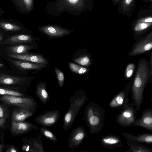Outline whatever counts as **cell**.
I'll use <instances>...</instances> for the list:
<instances>
[{
  "mask_svg": "<svg viewBox=\"0 0 152 152\" xmlns=\"http://www.w3.org/2000/svg\"><path fill=\"white\" fill-rule=\"evenodd\" d=\"M135 73L130 82L131 99L134 102L137 111L140 110L144 102V92L148 84L152 81V68L145 58L139 60L137 65Z\"/></svg>",
  "mask_w": 152,
  "mask_h": 152,
  "instance_id": "cell-1",
  "label": "cell"
},
{
  "mask_svg": "<svg viewBox=\"0 0 152 152\" xmlns=\"http://www.w3.org/2000/svg\"><path fill=\"white\" fill-rule=\"evenodd\" d=\"M88 137L86 131L83 126L75 128L71 133L67 141L68 147L73 151L78 147L86 138Z\"/></svg>",
  "mask_w": 152,
  "mask_h": 152,
  "instance_id": "cell-7",
  "label": "cell"
},
{
  "mask_svg": "<svg viewBox=\"0 0 152 152\" xmlns=\"http://www.w3.org/2000/svg\"><path fill=\"white\" fill-rule=\"evenodd\" d=\"M55 71L60 88H62L64 83V76L63 73L58 68L55 67Z\"/></svg>",
  "mask_w": 152,
  "mask_h": 152,
  "instance_id": "cell-31",
  "label": "cell"
},
{
  "mask_svg": "<svg viewBox=\"0 0 152 152\" xmlns=\"http://www.w3.org/2000/svg\"><path fill=\"white\" fill-rule=\"evenodd\" d=\"M131 88L130 82L128 83L124 88L116 94L110 101V107L113 110L120 109L124 104L129 102V95Z\"/></svg>",
  "mask_w": 152,
  "mask_h": 152,
  "instance_id": "cell-10",
  "label": "cell"
},
{
  "mask_svg": "<svg viewBox=\"0 0 152 152\" xmlns=\"http://www.w3.org/2000/svg\"><path fill=\"white\" fill-rule=\"evenodd\" d=\"M5 151L6 152H18L19 149L15 145H7L5 148Z\"/></svg>",
  "mask_w": 152,
  "mask_h": 152,
  "instance_id": "cell-32",
  "label": "cell"
},
{
  "mask_svg": "<svg viewBox=\"0 0 152 152\" xmlns=\"http://www.w3.org/2000/svg\"><path fill=\"white\" fill-rule=\"evenodd\" d=\"M2 12V10L1 9H0V15Z\"/></svg>",
  "mask_w": 152,
  "mask_h": 152,
  "instance_id": "cell-39",
  "label": "cell"
},
{
  "mask_svg": "<svg viewBox=\"0 0 152 152\" xmlns=\"http://www.w3.org/2000/svg\"><path fill=\"white\" fill-rule=\"evenodd\" d=\"M126 140L129 148L125 152H152V148L150 147L132 140Z\"/></svg>",
  "mask_w": 152,
  "mask_h": 152,
  "instance_id": "cell-21",
  "label": "cell"
},
{
  "mask_svg": "<svg viewBox=\"0 0 152 152\" xmlns=\"http://www.w3.org/2000/svg\"><path fill=\"white\" fill-rule=\"evenodd\" d=\"M132 1V0H125V3L126 4H128L131 2Z\"/></svg>",
  "mask_w": 152,
  "mask_h": 152,
  "instance_id": "cell-37",
  "label": "cell"
},
{
  "mask_svg": "<svg viewBox=\"0 0 152 152\" xmlns=\"http://www.w3.org/2000/svg\"><path fill=\"white\" fill-rule=\"evenodd\" d=\"M25 90L19 87L12 88L0 86V97L5 95L26 96Z\"/></svg>",
  "mask_w": 152,
  "mask_h": 152,
  "instance_id": "cell-23",
  "label": "cell"
},
{
  "mask_svg": "<svg viewBox=\"0 0 152 152\" xmlns=\"http://www.w3.org/2000/svg\"><path fill=\"white\" fill-rule=\"evenodd\" d=\"M27 83L26 79L0 74V84L7 85H19L24 86Z\"/></svg>",
  "mask_w": 152,
  "mask_h": 152,
  "instance_id": "cell-19",
  "label": "cell"
},
{
  "mask_svg": "<svg viewBox=\"0 0 152 152\" xmlns=\"http://www.w3.org/2000/svg\"><path fill=\"white\" fill-rule=\"evenodd\" d=\"M140 126L152 131V108H148L143 111L140 118L137 119L132 126Z\"/></svg>",
  "mask_w": 152,
  "mask_h": 152,
  "instance_id": "cell-12",
  "label": "cell"
},
{
  "mask_svg": "<svg viewBox=\"0 0 152 152\" xmlns=\"http://www.w3.org/2000/svg\"><path fill=\"white\" fill-rule=\"evenodd\" d=\"M2 37L0 36V41L2 39Z\"/></svg>",
  "mask_w": 152,
  "mask_h": 152,
  "instance_id": "cell-40",
  "label": "cell"
},
{
  "mask_svg": "<svg viewBox=\"0 0 152 152\" xmlns=\"http://www.w3.org/2000/svg\"><path fill=\"white\" fill-rule=\"evenodd\" d=\"M40 135L37 134L36 136L26 137L22 139L23 143L22 150L23 151L29 152H44L42 142L41 140Z\"/></svg>",
  "mask_w": 152,
  "mask_h": 152,
  "instance_id": "cell-8",
  "label": "cell"
},
{
  "mask_svg": "<svg viewBox=\"0 0 152 152\" xmlns=\"http://www.w3.org/2000/svg\"><path fill=\"white\" fill-rule=\"evenodd\" d=\"M122 134L126 139L132 140L141 143L148 145L152 143V134L143 133L135 135L128 133L122 132Z\"/></svg>",
  "mask_w": 152,
  "mask_h": 152,
  "instance_id": "cell-20",
  "label": "cell"
},
{
  "mask_svg": "<svg viewBox=\"0 0 152 152\" xmlns=\"http://www.w3.org/2000/svg\"><path fill=\"white\" fill-rule=\"evenodd\" d=\"M0 152H2L4 150L5 143L4 139V135L2 131L0 132Z\"/></svg>",
  "mask_w": 152,
  "mask_h": 152,
  "instance_id": "cell-33",
  "label": "cell"
},
{
  "mask_svg": "<svg viewBox=\"0 0 152 152\" xmlns=\"http://www.w3.org/2000/svg\"><path fill=\"white\" fill-rule=\"evenodd\" d=\"M10 57L17 59L35 63L47 65L48 61L42 56L39 54H22L10 53L8 55Z\"/></svg>",
  "mask_w": 152,
  "mask_h": 152,
  "instance_id": "cell-15",
  "label": "cell"
},
{
  "mask_svg": "<svg viewBox=\"0 0 152 152\" xmlns=\"http://www.w3.org/2000/svg\"><path fill=\"white\" fill-rule=\"evenodd\" d=\"M134 101L123 105L120 109V112L114 120L120 126L123 127L132 126L137 119V111L134 107Z\"/></svg>",
  "mask_w": 152,
  "mask_h": 152,
  "instance_id": "cell-4",
  "label": "cell"
},
{
  "mask_svg": "<svg viewBox=\"0 0 152 152\" xmlns=\"http://www.w3.org/2000/svg\"><path fill=\"white\" fill-rule=\"evenodd\" d=\"M69 2L72 4H75L77 3L79 0H68Z\"/></svg>",
  "mask_w": 152,
  "mask_h": 152,
  "instance_id": "cell-36",
  "label": "cell"
},
{
  "mask_svg": "<svg viewBox=\"0 0 152 152\" xmlns=\"http://www.w3.org/2000/svg\"><path fill=\"white\" fill-rule=\"evenodd\" d=\"M0 26L6 31H17L21 29L20 27L17 25L3 22H0Z\"/></svg>",
  "mask_w": 152,
  "mask_h": 152,
  "instance_id": "cell-29",
  "label": "cell"
},
{
  "mask_svg": "<svg viewBox=\"0 0 152 152\" xmlns=\"http://www.w3.org/2000/svg\"><path fill=\"white\" fill-rule=\"evenodd\" d=\"M39 127L31 122L22 121L17 122L11 121V135L13 136H20L32 130H37Z\"/></svg>",
  "mask_w": 152,
  "mask_h": 152,
  "instance_id": "cell-11",
  "label": "cell"
},
{
  "mask_svg": "<svg viewBox=\"0 0 152 152\" xmlns=\"http://www.w3.org/2000/svg\"><path fill=\"white\" fill-rule=\"evenodd\" d=\"M35 113L24 108L17 107L12 111L11 115V121L17 122L25 121L28 118L32 116Z\"/></svg>",
  "mask_w": 152,
  "mask_h": 152,
  "instance_id": "cell-16",
  "label": "cell"
},
{
  "mask_svg": "<svg viewBox=\"0 0 152 152\" xmlns=\"http://www.w3.org/2000/svg\"><path fill=\"white\" fill-rule=\"evenodd\" d=\"M4 66V65L3 64L0 63V68Z\"/></svg>",
  "mask_w": 152,
  "mask_h": 152,
  "instance_id": "cell-38",
  "label": "cell"
},
{
  "mask_svg": "<svg viewBox=\"0 0 152 152\" xmlns=\"http://www.w3.org/2000/svg\"><path fill=\"white\" fill-rule=\"evenodd\" d=\"M11 62L15 66L24 70H36L38 71L47 67V65L33 63L26 61L10 60Z\"/></svg>",
  "mask_w": 152,
  "mask_h": 152,
  "instance_id": "cell-18",
  "label": "cell"
},
{
  "mask_svg": "<svg viewBox=\"0 0 152 152\" xmlns=\"http://www.w3.org/2000/svg\"><path fill=\"white\" fill-rule=\"evenodd\" d=\"M105 111L98 104L89 102L86 105L83 120L89 129L91 134H97L104 125Z\"/></svg>",
  "mask_w": 152,
  "mask_h": 152,
  "instance_id": "cell-2",
  "label": "cell"
},
{
  "mask_svg": "<svg viewBox=\"0 0 152 152\" xmlns=\"http://www.w3.org/2000/svg\"><path fill=\"white\" fill-rule=\"evenodd\" d=\"M69 65L70 69L73 72L78 75H86L88 74L90 70L88 68L73 63H69Z\"/></svg>",
  "mask_w": 152,
  "mask_h": 152,
  "instance_id": "cell-27",
  "label": "cell"
},
{
  "mask_svg": "<svg viewBox=\"0 0 152 152\" xmlns=\"http://www.w3.org/2000/svg\"><path fill=\"white\" fill-rule=\"evenodd\" d=\"M34 40L32 37L27 35H17L11 37L0 43L2 45L19 43H30Z\"/></svg>",
  "mask_w": 152,
  "mask_h": 152,
  "instance_id": "cell-22",
  "label": "cell"
},
{
  "mask_svg": "<svg viewBox=\"0 0 152 152\" xmlns=\"http://www.w3.org/2000/svg\"><path fill=\"white\" fill-rule=\"evenodd\" d=\"M41 31L48 36L53 37H58L68 35L70 31L61 28L53 26L42 27Z\"/></svg>",
  "mask_w": 152,
  "mask_h": 152,
  "instance_id": "cell-17",
  "label": "cell"
},
{
  "mask_svg": "<svg viewBox=\"0 0 152 152\" xmlns=\"http://www.w3.org/2000/svg\"><path fill=\"white\" fill-rule=\"evenodd\" d=\"M136 67L137 65L133 62L129 63L126 65L124 73V77L126 80L131 79L136 70Z\"/></svg>",
  "mask_w": 152,
  "mask_h": 152,
  "instance_id": "cell-28",
  "label": "cell"
},
{
  "mask_svg": "<svg viewBox=\"0 0 152 152\" xmlns=\"http://www.w3.org/2000/svg\"><path fill=\"white\" fill-rule=\"evenodd\" d=\"M34 48L32 46L27 45H20L9 47L8 49L13 53L22 54H24L29 50Z\"/></svg>",
  "mask_w": 152,
  "mask_h": 152,
  "instance_id": "cell-26",
  "label": "cell"
},
{
  "mask_svg": "<svg viewBox=\"0 0 152 152\" xmlns=\"http://www.w3.org/2000/svg\"><path fill=\"white\" fill-rule=\"evenodd\" d=\"M9 107L8 104L0 100V131H5L10 126L11 115Z\"/></svg>",
  "mask_w": 152,
  "mask_h": 152,
  "instance_id": "cell-14",
  "label": "cell"
},
{
  "mask_svg": "<svg viewBox=\"0 0 152 152\" xmlns=\"http://www.w3.org/2000/svg\"><path fill=\"white\" fill-rule=\"evenodd\" d=\"M152 49V32L144 35L135 40L128 53L129 57L139 56Z\"/></svg>",
  "mask_w": 152,
  "mask_h": 152,
  "instance_id": "cell-6",
  "label": "cell"
},
{
  "mask_svg": "<svg viewBox=\"0 0 152 152\" xmlns=\"http://www.w3.org/2000/svg\"><path fill=\"white\" fill-rule=\"evenodd\" d=\"M60 115V111L58 110L45 111L36 117L34 121L41 126L50 127L56 123Z\"/></svg>",
  "mask_w": 152,
  "mask_h": 152,
  "instance_id": "cell-9",
  "label": "cell"
},
{
  "mask_svg": "<svg viewBox=\"0 0 152 152\" xmlns=\"http://www.w3.org/2000/svg\"><path fill=\"white\" fill-rule=\"evenodd\" d=\"M32 0H23L27 8L28 9H29L31 7L32 4Z\"/></svg>",
  "mask_w": 152,
  "mask_h": 152,
  "instance_id": "cell-34",
  "label": "cell"
},
{
  "mask_svg": "<svg viewBox=\"0 0 152 152\" xmlns=\"http://www.w3.org/2000/svg\"><path fill=\"white\" fill-rule=\"evenodd\" d=\"M100 142L103 147L109 149L119 148L123 145L121 137L113 134H107L103 136L101 139Z\"/></svg>",
  "mask_w": 152,
  "mask_h": 152,
  "instance_id": "cell-13",
  "label": "cell"
},
{
  "mask_svg": "<svg viewBox=\"0 0 152 152\" xmlns=\"http://www.w3.org/2000/svg\"><path fill=\"white\" fill-rule=\"evenodd\" d=\"M0 100L10 106L24 108L36 112L37 103L31 96H19L5 95L0 97Z\"/></svg>",
  "mask_w": 152,
  "mask_h": 152,
  "instance_id": "cell-5",
  "label": "cell"
},
{
  "mask_svg": "<svg viewBox=\"0 0 152 152\" xmlns=\"http://www.w3.org/2000/svg\"><path fill=\"white\" fill-rule=\"evenodd\" d=\"M47 84L42 82L36 86L35 94L41 102L44 104H46L50 100L49 96L46 90Z\"/></svg>",
  "mask_w": 152,
  "mask_h": 152,
  "instance_id": "cell-24",
  "label": "cell"
},
{
  "mask_svg": "<svg viewBox=\"0 0 152 152\" xmlns=\"http://www.w3.org/2000/svg\"><path fill=\"white\" fill-rule=\"evenodd\" d=\"M141 21L146 23H151L152 22V18H149L141 20Z\"/></svg>",
  "mask_w": 152,
  "mask_h": 152,
  "instance_id": "cell-35",
  "label": "cell"
},
{
  "mask_svg": "<svg viewBox=\"0 0 152 152\" xmlns=\"http://www.w3.org/2000/svg\"><path fill=\"white\" fill-rule=\"evenodd\" d=\"M39 130L42 134L47 138L53 142H57L58 139L57 137L50 130L47 129L46 127L42 126Z\"/></svg>",
  "mask_w": 152,
  "mask_h": 152,
  "instance_id": "cell-30",
  "label": "cell"
},
{
  "mask_svg": "<svg viewBox=\"0 0 152 152\" xmlns=\"http://www.w3.org/2000/svg\"><path fill=\"white\" fill-rule=\"evenodd\" d=\"M74 61L83 66H90L93 64L92 57L87 51H84L83 54L75 58Z\"/></svg>",
  "mask_w": 152,
  "mask_h": 152,
  "instance_id": "cell-25",
  "label": "cell"
},
{
  "mask_svg": "<svg viewBox=\"0 0 152 152\" xmlns=\"http://www.w3.org/2000/svg\"><path fill=\"white\" fill-rule=\"evenodd\" d=\"M88 99L85 92L82 90H78L70 98L69 107L63 120V128L65 131H68L72 126L80 108Z\"/></svg>",
  "mask_w": 152,
  "mask_h": 152,
  "instance_id": "cell-3",
  "label": "cell"
}]
</instances>
